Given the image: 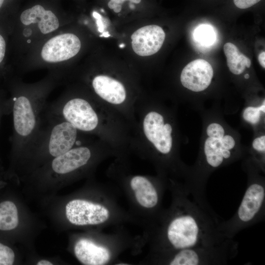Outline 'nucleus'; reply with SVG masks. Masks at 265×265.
I'll list each match as a JSON object with an SVG mask.
<instances>
[{
  "label": "nucleus",
  "instance_id": "4",
  "mask_svg": "<svg viewBox=\"0 0 265 265\" xmlns=\"http://www.w3.org/2000/svg\"><path fill=\"white\" fill-rule=\"evenodd\" d=\"M238 243L228 238L215 245L199 246L157 253L156 260L170 265H223L238 253Z\"/></svg>",
  "mask_w": 265,
  "mask_h": 265
},
{
  "label": "nucleus",
  "instance_id": "17",
  "mask_svg": "<svg viewBox=\"0 0 265 265\" xmlns=\"http://www.w3.org/2000/svg\"><path fill=\"white\" fill-rule=\"evenodd\" d=\"M224 52L227 59V66L234 74L242 73L245 68H250V59L242 53L234 44L228 42L223 47Z\"/></svg>",
  "mask_w": 265,
  "mask_h": 265
},
{
  "label": "nucleus",
  "instance_id": "11",
  "mask_svg": "<svg viewBox=\"0 0 265 265\" xmlns=\"http://www.w3.org/2000/svg\"><path fill=\"white\" fill-rule=\"evenodd\" d=\"M130 185L137 203L143 208L155 211L159 215L162 211L160 205L164 187L141 176L133 177Z\"/></svg>",
  "mask_w": 265,
  "mask_h": 265
},
{
  "label": "nucleus",
  "instance_id": "13",
  "mask_svg": "<svg viewBox=\"0 0 265 265\" xmlns=\"http://www.w3.org/2000/svg\"><path fill=\"white\" fill-rule=\"evenodd\" d=\"M91 157V150L87 147L72 148L66 153L53 159L51 168L53 173L57 175H66L85 165Z\"/></svg>",
  "mask_w": 265,
  "mask_h": 265
},
{
  "label": "nucleus",
  "instance_id": "8",
  "mask_svg": "<svg viewBox=\"0 0 265 265\" xmlns=\"http://www.w3.org/2000/svg\"><path fill=\"white\" fill-rule=\"evenodd\" d=\"M81 42L78 36L66 33L50 39L43 46L41 55L48 63H56L68 60L80 51Z\"/></svg>",
  "mask_w": 265,
  "mask_h": 265
},
{
  "label": "nucleus",
  "instance_id": "22",
  "mask_svg": "<svg viewBox=\"0 0 265 265\" xmlns=\"http://www.w3.org/2000/svg\"><path fill=\"white\" fill-rule=\"evenodd\" d=\"M261 111L259 106H248L243 111V118L251 124H256L260 121Z\"/></svg>",
  "mask_w": 265,
  "mask_h": 265
},
{
  "label": "nucleus",
  "instance_id": "7",
  "mask_svg": "<svg viewBox=\"0 0 265 265\" xmlns=\"http://www.w3.org/2000/svg\"><path fill=\"white\" fill-rule=\"evenodd\" d=\"M69 221L75 225H94L106 222L110 217V211L100 203L82 200L69 201L65 207Z\"/></svg>",
  "mask_w": 265,
  "mask_h": 265
},
{
  "label": "nucleus",
  "instance_id": "38",
  "mask_svg": "<svg viewBox=\"0 0 265 265\" xmlns=\"http://www.w3.org/2000/svg\"><path fill=\"white\" fill-rule=\"evenodd\" d=\"M125 44L122 43V44H121L120 45H119V47L121 48H123L124 47H125Z\"/></svg>",
  "mask_w": 265,
  "mask_h": 265
},
{
  "label": "nucleus",
  "instance_id": "12",
  "mask_svg": "<svg viewBox=\"0 0 265 265\" xmlns=\"http://www.w3.org/2000/svg\"><path fill=\"white\" fill-rule=\"evenodd\" d=\"M213 75L211 65L204 59H197L184 68L180 80L185 87L194 92H200L208 87Z\"/></svg>",
  "mask_w": 265,
  "mask_h": 265
},
{
  "label": "nucleus",
  "instance_id": "30",
  "mask_svg": "<svg viewBox=\"0 0 265 265\" xmlns=\"http://www.w3.org/2000/svg\"><path fill=\"white\" fill-rule=\"evenodd\" d=\"M36 265H53V263L46 260H42L39 261L38 262H37Z\"/></svg>",
  "mask_w": 265,
  "mask_h": 265
},
{
  "label": "nucleus",
  "instance_id": "19",
  "mask_svg": "<svg viewBox=\"0 0 265 265\" xmlns=\"http://www.w3.org/2000/svg\"><path fill=\"white\" fill-rule=\"evenodd\" d=\"M18 211L15 204L10 201L0 203V230H13L18 226Z\"/></svg>",
  "mask_w": 265,
  "mask_h": 265
},
{
  "label": "nucleus",
  "instance_id": "15",
  "mask_svg": "<svg viewBox=\"0 0 265 265\" xmlns=\"http://www.w3.org/2000/svg\"><path fill=\"white\" fill-rule=\"evenodd\" d=\"M20 20L25 25L37 23L43 34H48L56 30L59 26L57 17L50 10L45 9L41 5L36 4L23 11Z\"/></svg>",
  "mask_w": 265,
  "mask_h": 265
},
{
  "label": "nucleus",
  "instance_id": "32",
  "mask_svg": "<svg viewBox=\"0 0 265 265\" xmlns=\"http://www.w3.org/2000/svg\"><path fill=\"white\" fill-rule=\"evenodd\" d=\"M122 9V4H118L113 10L115 13H119L121 11Z\"/></svg>",
  "mask_w": 265,
  "mask_h": 265
},
{
  "label": "nucleus",
  "instance_id": "37",
  "mask_svg": "<svg viewBox=\"0 0 265 265\" xmlns=\"http://www.w3.org/2000/svg\"><path fill=\"white\" fill-rule=\"evenodd\" d=\"M4 0H0V9L1 7Z\"/></svg>",
  "mask_w": 265,
  "mask_h": 265
},
{
  "label": "nucleus",
  "instance_id": "2",
  "mask_svg": "<svg viewBox=\"0 0 265 265\" xmlns=\"http://www.w3.org/2000/svg\"><path fill=\"white\" fill-rule=\"evenodd\" d=\"M46 92L21 91L11 104L14 150L30 153L42 126V113L46 108Z\"/></svg>",
  "mask_w": 265,
  "mask_h": 265
},
{
  "label": "nucleus",
  "instance_id": "20",
  "mask_svg": "<svg viewBox=\"0 0 265 265\" xmlns=\"http://www.w3.org/2000/svg\"><path fill=\"white\" fill-rule=\"evenodd\" d=\"M196 39L202 44H212L214 38V33L211 27L206 25L199 26L195 31Z\"/></svg>",
  "mask_w": 265,
  "mask_h": 265
},
{
  "label": "nucleus",
  "instance_id": "3",
  "mask_svg": "<svg viewBox=\"0 0 265 265\" xmlns=\"http://www.w3.org/2000/svg\"><path fill=\"white\" fill-rule=\"evenodd\" d=\"M265 216V182L251 178L237 211L231 218L222 221L219 230L226 238H234L242 230L263 221Z\"/></svg>",
  "mask_w": 265,
  "mask_h": 265
},
{
  "label": "nucleus",
  "instance_id": "1",
  "mask_svg": "<svg viewBox=\"0 0 265 265\" xmlns=\"http://www.w3.org/2000/svg\"><path fill=\"white\" fill-rule=\"evenodd\" d=\"M171 188L173 203L169 209L162 211L158 217L160 225L156 236V253L215 245L229 238L219 230L223 219L211 206L194 200L183 186Z\"/></svg>",
  "mask_w": 265,
  "mask_h": 265
},
{
  "label": "nucleus",
  "instance_id": "16",
  "mask_svg": "<svg viewBox=\"0 0 265 265\" xmlns=\"http://www.w3.org/2000/svg\"><path fill=\"white\" fill-rule=\"evenodd\" d=\"M92 86L97 95L110 103L120 104L126 99V90L123 85L108 76H96L92 80Z\"/></svg>",
  "mask_w": 265,
  "mask_h": 265
},
{
  "label": "nucleus",
  "instance_id": "34",
  "mask_svg": "<svg viewBox=\"0 0 265 265\" xmlns=\"http://www.w3.org/2000/svg\"><path fill=\"white\" fill-rule=\"evenodd\" d=\"M265 102L264 101L263 104L260 107L261 111L265 112Z\"/></svg>",
  "mask_w": 265,
  "mask_h": 265
},
{
  "label": "nucleus",
  "instance_id": "35",
  "mask_svg": "<svg viewBox=\"0 0 265 265\" xmlns=\"http://www.w3.org/2000/svg\"><path fill=\"white\" fill-rule=\"evenodd\" d=\"M110 36V35L109 34V32L107 31L103 33V34L100 35V36L101 37L104 36L105 37H108Z\"/></svg>",
  "mask_w": 265,
  "mask_h": 265
},
{
  "label": "nucleus",
  "instance_id": "26",
  "mask_svg": "<svg viewBox=\"0 0 265 265\" xmlns=\"http://www.w3.org/2000/svg\"><path fill=\"white\" fill-rule=\"evenodd\" d=\"M252 146L255 150L264 153L265 151V136L263 135L255 138L252 143Z\"/></svg>",
  "mask_w": 265,
  "mask_h": 265
},
{
  "label": "nucleus",
  "instance_id": "29",
  "mask_svg": "<svg viewBox=\"0 0 265 265\" xmlns=\"http://www.w3.org/2000/svg\"><path fill=\"white\" fill-rule=\"evenodd\" d=\"M265 52H263L259 54L258 60L260 65L264 68H265Z\"/></svg>",
  "mask_w": 265,
  "mask_h": 265
},
{
  "label": "nucleus",
  "instance_id": "36",
  "mask_svg": "<svg viewBox=\"0 0 265 265\" xmlns=\"http://www.w3.org/2000/svg\"><path fill=\"white\" fill-rule=\"evenodd\" d=\"M141 0H130V1L134 3H139L141 2Z\"/></svg>",
  "mask_w": 265,
  "mask_h": 265
},
{
  "label": "nucleus",
  "instance_id": "23",
  "mask_svg": "<svg viewBox=\"0 0 265 265\" xmlns=\"http://www.w3.org/2000/svg\"><path fill=\"white\" fill-rule=\"evenodd\" d=\"M208 136L221 139L224 135V130L219 124L212 123L207 129Z\"/></svg>",
  "mask_w": 265,
  "mask_h": 265
},
{
  "label": "nucleus",
  "instance_id": "31",
  "mask_svg": "<svg viewBox=\"0 0 265 265\" xmlns=\"http://www.w3.org/2000/svg\"><path fill=\"white\" fill-rule=\"evenodd\" d=\"M108 7L111 9H113L115 7H116L118 4H117L116 3L112 1H109L108 2Z\"/></svg>",
  "mask_w": 265,
  "mask_h": 265
},
{
  "label": "nucleus",
  "instance_id": "40",
  "mask_svg": "<svg viewBox=\"0 0 265 265\" xmlns=\"http://www.w3.org/2000/svg\"><path fill=\"white\" fill-rule=\"evenodd\" d=\"M130 1V0H129Z\"/></svg>",
  "mask_w": 265,
  "mask_h": 265
},
{
  "label": "nucleus",
  "instance_id": "14",
  "mask_svg": "<svg viewBox=\"0 0 265 265\" xmlns=\"http://www.w3.org/2000/svg\"><path fill=\"white\" fill-rule=\"evenodd\" d=\"M77 259L85 265H104L108 263L111 255L106 247L86 238L78 240L74 246Z\"/></svg>",
  "mask_w": 265,
  "mask_h": 265
},
{
  "label": "nucleus",
  "instance_id": "28",
  "mask_svg": "<svg viewBox=\"0 0 265 265\" xmlns=\"http://www.w3.org/2000/svg\"><path fill=\"white\" fill-rule=\"evenodd\" d=\"M93 16L96 19V23L98 27V31L100 32H103L105 28V26L102 21L101 16L96 12L93 13Z\"/></svg>",
  "mask_w": 265,
  "mask_h": 265
},
{
  "label": "nucleus",
  "instance_id": "39",
  "mask_svg": "<svg viewBox=\"0 0 265 265\" xmlns=\"http://www.w3.org/2000/svg\"><path fill=\"white\" fill-rule=\"evenodd\" d=\"M244 78H245V79H248L249 78V75L248 74H246L244 75Z\"/></svg>",
  "mask_w": 265,
  "mask_h": 265
},
{
  "label": "nucleus",
  "instance_id": "5",
  "mask_svg": "<svg viewBox=\"0 0 265 265\" xmlns=\"http://www.w3.org/2000/svg\"><path fill=\"white\" fill-rule=\"evenodd\" d=\"M46 118L47 124L45 127L42 125L30 152L53 159L76 144L77 129L58 117L47 113Z\"/></svg>",
  "mask_w": 265,
  "mask_h": 265
},
{
  "label": "nucleus",
  "instance_id": "27",
  "mask_svg": "<svg viewBox=\"0 0 265 265\" xmlns=\"http://www.w3.org/2000/svg\"><path fill=\"white\" fill-rule=\"evenodd\" d=\"M6 44L2 35L0 34V63L3 60L5 53Z\"/></svg>",
  "mask_w": 265,
  "mask_h": 265
},
{
  "label": "nucleus",
  "instance_id": "33",
  "mask_svg": "<svg viewBox=\"0 0 265 265\" xmlns=\"http://www.w3.org/2000/svg\"><path fill=\"white\" fill-rule=\"evenodd\" d=\"M111 1H112L117 4H122L126 0H110Z\"/></svg>",
  "mask_w": 265,
  "mask_h": 265
},
{
  "label": "nucleus",
  "instance_id": "25",
  "mask_svg": "<svg viewBox=\"0 0 265 265\" xmlns=\"http://www.w3.org/2000/svg\"><path fill=\"white\" fill-rule=\"evenodd\" d=\"M220 143L222 148L230 150L234 147L235 141L232 136L226 135L220 139Z\"/></svg>",
  "mask_w": 265,
  "mask_h": 265
},
{
  "label": "nucleus",
  "instance_id": "18",
  "mask_svg": "<svg viewBox=\"0 0 265 265\" xmlns=\"http://www.w3.org/2000/svg\"><path fill=\"white\" fill-rule=\"evenodd\" d=\"M220 139L209 137L205 141L204 152L208 166L216 168L222 165L225 160L221 153Z\"/></svg>",
  "mask_w": 265,
  "mask_h": 265
},
{
  "label": "nucleus",
  "instance_id": "6",
  "mask_svg": "<svg viewBox=\"0 0 265 265\" xmlns=\"http://www.w3.org/2000/svg\"><path fill=\"white\" fill-rule=\"evenodd\" d=\"M47 113L68 122L77 130L91 132L98 124V117L92 106L81 98H61L52 104Z\"/></svg>",
  "mask_w": 265,
  "mask_h": 265
},
{
  "label": "nucleus",
  "instance_id": "10",
  "mask_svg": "<svg viewBox=\"0 0 265 265\" xmlns=\"http://www.w3.org/2000/svg\"><path fill=\"white\" fill-rule=\"evenodd\" d=\"M165 37L164 31L159 26L152 25L143 26L131 36L132 49L140 56L153 55L160 50Z\"/></svg>",
  "mask_w": 265,
  "mask_h": 265
},
{
  "label": "nucleus",
  "instance_id": "21",
  "mask_svg": "<svg viewBox=\"0 0 265 265\" xmlns=\"http://www.w3.org/2000/svg\"><path fill=\"white\" fill-rule=\"evenodd\" d=\"M14 259L15 254L13 250L0 243V265H12Z\"/></svg>",
  "mask_w": 265,
  "mask_h": 265
},
{
  "label": "nucleus",
  "instance_id": "24",
  "mask_svg": "<svg viewBox=\"0 0 265 265\" xmlns=\"http://www.w3.org/2000/svg\"><path fill=\"white\" fill-rule=\"evenodd\" d=\"M261 0H233L235 5L240 9L249 8Z\"/></svg>",
  "mask_w": 265,
  "mask_h": 265
},
{
  "label": "nucleus",
  "instance_id": "9",
  "mask_svg": "<svg viewBox=\"0 0 265 265\" xmlns=\"http://www.w3.org/2000/svg\"><path fill=\"white\" fill-rule=\"evenodd\" d=\"M143 129L148 139L160 153L165 155L170 152L172 128L169 124H164L161 115L154 111L148 113L144 119Z\"/></svg>",
  "mask_w": 265,
  "mask_h": 265
}]
</instances>
